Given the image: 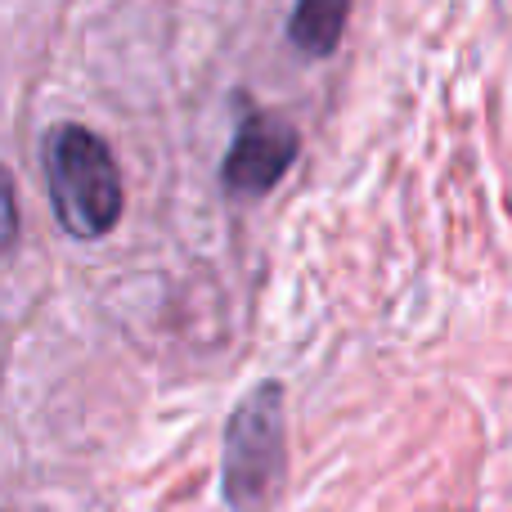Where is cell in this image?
<instances>
[{
  "label": "cell",
  "mask_w": 512,
  "mask_h": 512,
  "mask_svg": "<svg viewBox=\"0 0 512 512\" xmlns=\"http://www.w3.org/2000/svg\"><path fill=\"white\" fill-rule=\"evenodd\" d=\"M14 239H18V189L9 167H0V256L14 248Z\"/></svg>",
  "instance_id": "obj_5"
},
{
  "label": "cell",
  "mask_w": 512,
  "mask_h": 512,
  "mask_svg": "<svg viewBox=\"0 0 512 512\" xmlns=\"http://www.w3.org/2000/svg\"><path fill=\"white\" fill-rule=\"evenodd\" d=\"M301 140L279 113H265V108H252L248 117L234 131V144L221 162V180L230 194L239 198H256L270 194L283 180V171L292 167Z\"/></svg>",
  "instance_id": "obj_3"
},
{
  "label": "cell",
  "mask_w": 512,
  "mask_h": 512,
  "mask_svg": "<svg viewBox=\"0 0 512 512\" xmlns=\"http://www.w3.org/2000/svg\"><path fill=\"white\" fill-rule=\"evenodd\" d=\"M54 221L72 239H104L122 221V176L108 144L86 126L59 122L41 144Z\"/></svg>",
  "instance_id": "obj_1"
},
{
  "label": "cell",
  "mask_w": 512,
  "mask_h": 512,
  "mask_svg": "<svg viewBox=\"0 0 512 512\" xmlns=\"http://www.w3.org/2000/svg\"><path fill=\"white\" fill-rule=\"evenodd\" d=\"M346 14H351V0H297L288 18V41L310 59H324L342 45Z\"/></svg>",
  "instance_id": "obj_4"
},
{
  "label": "cell",
  "mask_w": 512,
  "mask_h": 512,
  "mask_svg": "<svg viewBox=\"0 0 512 512\" xmlns=\"http://www.w3.org/2000/svg\"><path fill=\"white\" fill-rule=\"evenodd\" d=\"M288 472V427H283V387L261 382L243 396L225 427L221 495L234 512H265Z\"/></svg>",
  "instance_id": "obj_2"
}]
</instances>
